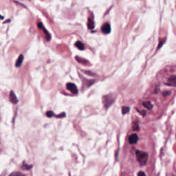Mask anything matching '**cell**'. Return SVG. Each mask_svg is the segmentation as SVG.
Returning a JSON list of instances; mask_svg holds the SVG:
<instances>
[{"label":"cell","instance_id":"2e32d148","mask_svg":"<svg viewBox=\"0 0 176 176\" xmlns=\"http://www.w3.org/2000/svg\"><path fill=\"white\" fill-rule=\"evenodd\" d=\"M170 92H163V96H167V95H168V94H170Z\"/></svg>","mask_w":176,"mask_h":176},{"label":"cell","instance_id":"8992f818","mask_svg":"<svg viewBox=\"0 0 176 176\" xmlns=\"http://www.w3.org/2000/svg\"><path fill=\"white\" fill-rule=\"evenodd\" d=\"M37 26H38V28H40V29H41V30H43V31L44 32H45V36H46V39H47V40L48 41H49V40H50V38H51V37H50V35L48 33V32L45 30V28H44V27L43 26V25H42V24L41 23H38L37 24Z\"/></svg>","mask_w":176,"mask_h":176},{"label":"cell","instance_id":"3957f363","mask_svg":"<svg viewBox=\"0 0 176 176\" xmlns=\"http://www.w3.org/2000/svg\"><path fill=\"white\" fill-rule=\"evenodd\" d=\"M67 89L70 92H72V93L74 94H76L78 93L77 87H76V86L75 85L74 83H67Z\"/></svg>","mask_w":176,"mask_h":176},{"label":"cell","instance_id":"9c48e42d","mask_svg":"<svg viewBox=\"0 0 176 176\" xmlns=\"http://www.w3.org/2000/svg\"><path fill=\"white\" fill-rule=\"evenodd\" d=\"M23 60H24V56H23L22 54H20L19 58L17 59L16 63H15V66L17 67L21 66V65L22 64V62H23Z\"/></svg>","mask_w":176,"mask_h":176},{"label":"cell","instance_id":"ac0fdd59","mask_svg":"<svg viewBox=\"0 0 176 176\" xmlns=\"http://www.w3.org/2000/svg\"><path fill=\"white\" fill-rule=\"evenodd\" d=\"M23 175V174L20 173H15L11 174V175Z\"/></svg>","mask_w":176,"mask_h":176},{"label":"cell","instance_id":"8fae6325","mask_svg":"<svg viewBox=\"0 0 176 176\" xmlns=\"http://www.w3.org/2000/svg\"><path fill=\"white\" fill-rule=\"evenodd\" d=\"M75 45L80 50H84V44H83L82 42H80V41H77V42H76V43H75Z\"/></svg>","mask_w":176,"mask_h":176},{"label":"cell","instance_id":"5b68a950","mask_svg":"<svg viewBox=\"0 0 176 176\" xmlns=\"http://www.w3.org/2000/svg\"><path fill=\"white\" fill-rule=\"evenodd\" d=\"M101 30L104 34H109L111 32V26L110 24L108 23L103 24L101 28Z\"/></svg>","mask_w":176,"mask_h":176},{"label":"cell","instance_id":"9a60e30c","mask_svg":"<svg viewBox=\"0 0 176 176\" xmlns=\"http://www.w3.org/2000/svg\"><path fill=\"white\" fill-rule=\"evenodd\" d=\"M133 126H134L133 130H138V123H136V125H135V123H134Z\"/></svg>","mask_w":176,"mask_h":176},{"label":"cell","instance_id":"52a82bcc","mask_svg":"<svg viewBox=\"0 0 176 176\" xmlns=\"http://www.w3.org/2000/svg\"><path fill=\"white\" fill-rule=\"evenodd\" d=\"M9 99H10V101L11 103H13V104H17L18 103V99L17 98V96H15V94L12 91L10 94V96H9Z\"/></svg>","mask_w":176,"mask_h":176},{"label":"cell","instance_id":"ba28073f","mask_svg":"<svg viewBox=\"0 0 176 176\" xmlns=\"http://www.w3.org/2000/svg\"><path fill=\"white\" fill-rule=\"evenodd\" d=\"M168 83L166 85L170 86H176V76H172L168 78Z\"/></svg>","mask_w":176,"mask_h":176},{"label":"cell","instance_id":"7c38bea8","mask_svg":"<svg viewBox=\"0 0 176 176\" xmlns=\"http://www.w3.org/2000/svg\"><path fill=\"white\" fill-rule=\"evenodd\" d=\"M87 26L90 29H93L94 28V23L93 21L91 19H89V20H88Z\"/></svg>","mask_w":176,"mask_h":176},{"label":"cell","instance_id":"30bf717a","mask_svg":"<svg viewBox=\"0 0 176 176\" xmlns=\"http://www.w3.org/2000/svg\"><path fill=\"white\" fill-rule=\"evenodd\" d=\"M142 105H143L144 107H146L147 109H148V110H151L153 108L152 104H151L149 101L143 102V103H142Z\"/></svg>","mask_w":176,"mask_h":176},{"label":"cell","instance_id":"277c9868","mask_svg":"<svg viewBox=\"0 0 176 176\" xmlns=\"http://www.w3.org/2000/svg\"><path fill=\"white\" fill-rule=\"evenodd\" d=\"M138 135L136 133L131 134V136H129V142L131 144H136V142H138Z\"/></svg>","mask_w":176,"mask_h":176},{"label":"cell","instance_id":"4fadbf2b","mask_svg":"<svg viewBox=\"0 0 176 176\" xmlns=\"http://www.w3.org/2000/svg\"><path fill=\"white\" fill-rule=\"evenodd\" d=\"M129 107H123L122 108V112H123V114H125L127 113H128L129 112Z\"/></svg>","mask_w":176,"mask_h":176},{"label":"cell","instance_id":"e0dca14e","mask_svg":"<svg viewBox=\"0 0 176 176\" xmlns=\"http://www.w3.org/2000/svg\"><path fill=\"white\" fill-rule=\"evenodd\" d=\"M138 175H145L146 174L144 173V172H142V171H140V172H139L138 173Z\"/></svg>","mask_w":176,"mask_h":176},{"label":"cell","instance_id":"7a4b0ae2","mask_svg":"<svg viewBox=\"0 0 176 176\" xmlns=\"http://www.w3.org/2000/svg\"><path fill=\"white\" fill-rule=\"evenodd\" d=\"M103 103H104V106L106 108H108L110 107V105L113 103V102L114 101V99L112 98L111 95H107V96H105L103 97Z\"/></svg>","mask_w":176,"mask_h":176},{"label":"cell","instance_id":"5bb4252c","mask_svg":"<svg viewBox=\"0 0 176 176\" xmlns=\"http://www.w3.org/2000/svg\"><path fill=\"white\" fill-rule=\"evenodd\" d=\"M47 116L48 117H49V118H51V117H52L54 116V113L52 112H51V111H50V112H47Z\"/></svg>","mask_w":176,"mask_h":176},{"label":"cell","instance_id":"6da1fadb","mask_svg":"<svg viewBox=\"0 0 176 176\" xmlns=\"http://www.w3.org/2000/svg\"><path fill=\"white\" fill-rule=\"evenodd\" d=\"M136 157L140 165L144 166L146 164L148 160V153L141 151H136Z\"/></svg>","mask_w":176,"mask_h":176}]
</instances>
